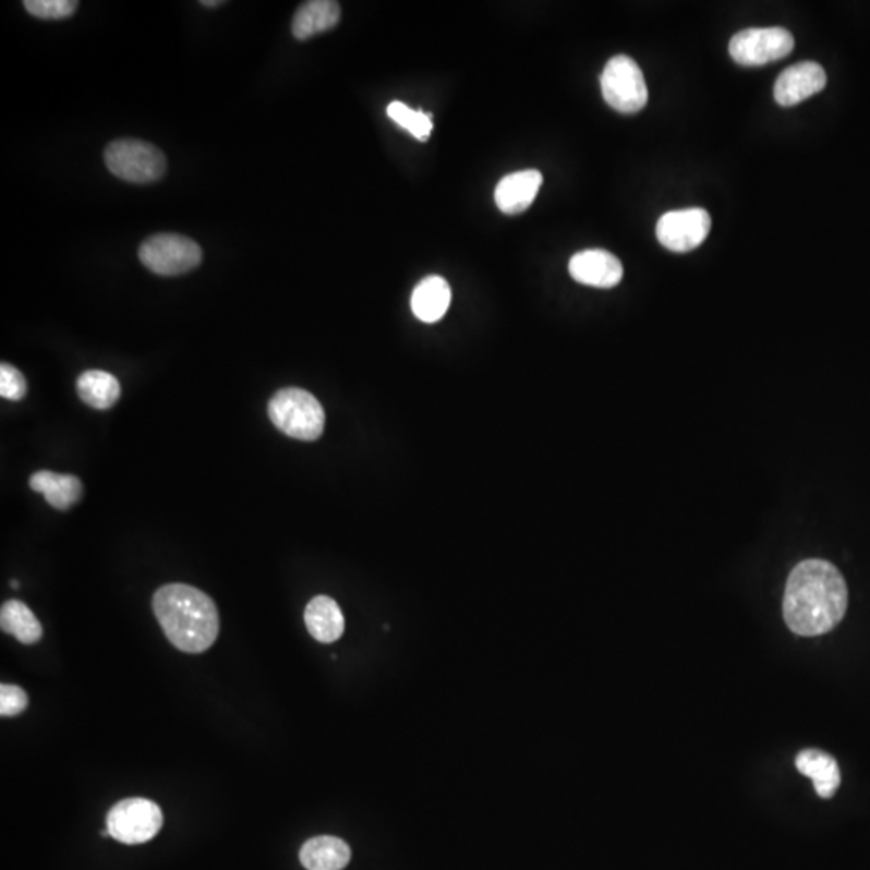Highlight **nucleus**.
<instances>
[{
    "label": "nucleus",
    "instance_id": "b1692460",
    "mask_svg": "<svg viewBox=\"0 0 870 870\" xmlns=\"http://www.w3.org/2000/svg\"><path fill=\"white\" fill-rule=\"evenodd\" d=\"M28 694L22 687L12 684L0 686V714L3 717L19 716L28 708Z\"/></svg>",
    "mask_w": 870,
    "mask_h": 870
},
{
    "label": "nucleus",
    "instance_id": "393cba45",
    "mask_svg": "<svg viewBox=\"0 0 870 870\" xmlns=\"http://www.w3.org/2000/svg\"><path fill=\"white\" fill-rule=\"evenodd\" d=\"M221 3L222 2H205V0H204V2H202V5H204V7H217V5H221Z\"/></svg>",
    "mask_w": 870,
    "mask_h": 870
},
{
    "label": "nucleus",
    "instance_id": "423d86ee",
    "mask_svg": "<svg viewBox=\"0 0 870 870\" xmlns=\"http://www.w3.org/2000/svg\"><path fill=\"white\" fill-rule=\"evenodd\" d=\"M161 827L164 812L157 802L147 798L121 799L107 814V831L111 838L124 845L150 842Z\"/></svg>",
    "mask_w": 870,
    "mask_h": 870
},
{
    "label": "nucleus",
    "instance_id": "20e7f679",
    "mask_svg": "<svg viewBox=\"0 0 870 870\" xmlns=\"http://www.w3.org/2000/svg\"><path fill=\"white\" fill-rule=\"evenodd\" d=\"M107 168L118 180L150 184L167 173V157L157 145L141 140H117L104 152Z\"/></svg>",
    "mask_w": 870,
    "mask_h": 870
},
{
    "label": "nucleus",
    "instance_id": "6e6552de",
    "mask_svg": "<svg viewBox=\"0 0 870 870\" xmlns=\"http://www.w3.org/2000/svg\"><path fill=\"white\" fill-rule=\"evenodd\" d=\"M795 37L785 28H750L730 39L728 52L744 67H761L790 56Z\"/></svg>",
    "mask_w": 870,
    "mask_h": 870
},
{
    "label": "nucleus",
    "instance_id": "9b49d317",
    "mask_svg": "<svg viewBox=\"0 0 870 870\" xmlns=\"http://www.w3.org/2000/svg\"><path fill=\"white\" fill-rule=\"evenodd\" d=\"M569 275L575 281L590 288L612 289L623 279V263L606 251H583L569 262Z\"/></svg>",
    "mask_w": 870,
    "mask_h": 870
},
{
    "label": "nucleus",
    "instance_id": "ddd939ff",
    "mask_svg": "<svg viewBox=\"0 0 870 870\" xmlns=\"http://www.w3.org/2000/svg\"><path fill=\"white\" fill-rule=\"evenodd\" d=\"M32 491L46 497L50 507L67 511L83 498L84 487L80 478L72 474H59L52 471H37L29 478Z\"/></svg>",
    "mask_w": 870,
    "mask_h": 870
},
{
    "label": "nucleus",
    "instance_id": "f03ea898",
    "mask_svg": "<svg viewBox=\"0 0 870 870\" xmlns=\"http://www.w3.org/2000/svg\"><path fill=\"white\" fill-rule=\"evenodd\" d=\"M152 608L174 649L198 654L217 642L218 608L202 590L188 583H168L155 592Z\"/></svg>",
    "mask_w": 870,
    "mask_h": 870
},
{
    "label": "nucleus",
    "instance_id": "a878e982",
    "mask_svg": "<svg viewBox=\"0 0 870 870\" xmlns=\"http://www.w3.org/2000/svg\"><path fill=\"white\" fill-rule=\"evenodd\" d=\"M10 585H12V587H13V589H19V587H20V583H19V582H16V580H12V583H10Z\"/></svg>",
    "mask_w": 870,
    "mask_h": 870
},
{
    "label": "nucleus",
    "instance_id": "aec40b11",
    "mask_svg": "<svg viewBox=\"0 0 870 870\" xmlns=\"http://www.w3.org/2000/svg\"><path fill=\"white\" fill-rule=\"evenodd\" d=\"M0 627L23 645H35L43 639V624L28 605L20 600H9L0 608Z\"/></svg>",
    "mask_w": 870,
    "mask_h": 870
},
{
    "label": "nucleus",
    "instance_id": "dca6fc26",
    "mask_svg": "<svg viewBox=\"0 0 870 870\" xmlns=\"http://www.w3.org/2000/svg\"><path fill=\"white\" fill-rule=\"evenodd\" d=\"M450 302V285L440 276H427L413 290L411 310L420 322L435 323L444 318Z\"/></svg>",
    "mask_w": 870,
    "mask_h": 870
},
{
    "label": "nucleus",
    "instance_id": "39448f33",
    "mask_svg": "<svg viewBox=\"0 0 870 870\" xmlns=\"http://www.w3.org/2000/svg\"><path fill=\"white\" fill-rule=\"evenodd\" d=\"M204 258L201 245L181 234H155L140 247L141 263L158 276H181L197 268Z\"/></svg>",
    "mask_w": 870,
    "mask_h": 870
},
{
    "label": "nucleus",
    "instance_id": "412c9836",
    "mask_svg": "<svg viewBox=\"0 0 870 870\" xmlns=\"http://www.w3.org/2000/svg\"><path fill=\"white\" fill-rule=\"evenodd\" d=\"M387 114L403 130L410 131L418 141L430 140L434 126L431 113L410 109L403 102H392L387 107Z\"/></svg>",
    "mask_w": 870,
    "mask_h": 870
},
{
    "label": "nucleus",
    "instance_id": "7ed1b4c3",
    "mask_svg": "<svg viewBox=\"0 0 870 870\" xmlns=\"http://www.w3.org/2000/svg\"><path fill=\"white\" fill-rule=\"evenodd\" d=\"M268 416L282 434L299 440H318L325 431L326 414L322 403L299 387L276 392L268 403Z\"/></svg>",
    "mask_w": 870,
    "mask_h": 870
},
{
    "label": "nucleus",
    "instance_id": "9d476101",
    "mask_svg": "<svg viewBox=\"0 0 870 870\" xmlns=\"http://www.w3.org/2000/svg\"><path fill=\"white\" fill-rule=\"evenodd\" d=\"M825 86H827V74L819 63H797L777 77L774 87L775 102L782 107H794L821 93Z\"/></svg>",
    "mask_w": 870,
    "mask_h": 870
},
{
    "label": "nucleus",
    "instance_id": "6ab92c4d",
    "mask_svg": "<svg viewBox=\"0 0 870 870\" xmlns=\"http://www.w3.org/2000/svg\"><path fill=\"white\" fill-rule=\"evenodd\" d=\"M80 399L96 410H109L121 396V386L113 374L102 370L84 371L76 380Z\"/></svg>",
    "mask_w": 870,
    "mask_h": 870
},
{
    "label": "nucleus",
    "instance_id": "4468645a",
    "mask_svg": "<svg viewBox=\"0 0 870 870\" xmlns=\"http://www.w3.org/2000/svg\"><path fill=\"white\" fill-rule=\"evenodd\" d=\"M350 858V846L337 836H313L300 849V862L306 870H342Z\"/></svg>",
    "mask_w": 870,
    "mask_h": 870
},
{
    "label": "nucleus",
    "instance_id": "2eb2a0df",
    "mask_svg": "<svg viewBox=\"0 0 870 870\" xmlns=\"http://www.w3.org/2000/svg\"><path fill=\"white\" fill-rule=\"evenodd\" d=\"M305 624L310 636L319 643H333L343 636L346 619L336 600L318 595L306 605Z\"/></svg>",
    "mask_w": 870,
    "mask_h": 870
},
{
    "label": "nucleus",
    "instance_id": "0eeeda50",
    "mask_svg": "<svg viewBox=\"0 0 870 870\" xmlns=\"http://www.w3.org/2000/svg\"><path fill=\"white\" fill-rule=\"evenodd\" d=\"M602 93L606 104L620 113H637L649 102V87L636 60L616 56L606 63L602 76Z\"/></svg>",
    "mask_w": 870,
    "mask_h": 870
},
{
    "label": "nucleus",
    "instance_id": "a211bd4d",
    "mask_svg": "<svg viewBox=\"0 0 870 870\" xmlns=\"http://www.w3.org/2000/svg\"><path fill=\"white\" fill-rule=\"evenodd\" d=\"M797 768L802 775L811 778L819 797H834L842 782V775L838 764L831 754L812 748L801 751L797 757Z\"/></svg>",
    "mask_w": 870,
    "mask_h": 870
},
{
    "label": "nucleus",
    "instance_id": "f8f14e48",
    "mask_svg": "<svg viewBox=\"0 0 870 870\" xmlns=\"http://www.w3.org/2000/svg\"><path fill=\"white\" fill-rule=\"evenodd\" d=\"M541 171L524 170L508 174L495 189V204L505 215H518L528 210L541 191Z\"/></svg>",
    "mask_w": 870,
    "mask_h": 870
},
{
    "label": "nucleus",
    "instance_id": "1a4fd4ad",
    "mask_svg": "<svg viewBox=\"0 0 870 870\" xmlns=\"http://www.w3.org/2000/svg\"><path fill=\"white\" fill-rule=\"evenodd\" d=\"M710 231L711 217L703 208L667 212L656 225L657 241L676 254H687L700 247Z\"/></svg>",
    "mask_w": 870,
    "mask_h": 870
},
{
    "label": "nucleus",
    "instance_id": "f3484780",
    "mask_svg": "<svg viewBox=\"0 0 870 870\" xmlns=\"http://www.w3.org/2000/svg\"><path fill=\"white\" fill-rule=\"evenodd\" d=\"M340 20V5L336 0H312L302 3L292 20V35L295 39L306 40L310 37L329 32Z\"/></svg>",
    "mask_w": 870,
    "mask_h": 870
},
{
    "label": "nucleus",
    "instance_id": "4be33fe9",
    "mask_svg": "<svg viewBox=\"0 0 870 870\" xmlns=\"http://www.w3.org/2000/svg\"><path fill=\"white\" fill-rule=\"evenodd\" d=\"M23 7L36 19L65 20L76 12L80 3L76 0H25Z\"/></svg>",
    "mask_w": 870,
    "mask_h": 870
},
{
    "label": "nucleus",
    "instance_id": "f257e3e1",
    "mask_svg": "<svg viewBox=\"0 0 870 870\" xmlns=\"http://www.w3.org/2000/svg\"><path fill=\"white\" fill-rule=\"evenodd\" d=\"M848 608L842 572L824 559H808L792 571L785 587L784 617L792 632L818 637L838 626Z\"/></svg>",
    "mask_w": 870,
    "mask_h": 870
},
{
    "label": "nucleus",
    "instance_id": "5701e85b",
    "mask_svg": "<svg viewBox=\"0 0 870 870\" xmlns=\"http://www.w3.org/2000/svg\"><path fill=\"white\" fill-rule=\"evenodd\" d=\"M28 384L22 371L9 363L0 364V396L3 399L20 401L25 399Z\"/></svg>",
    "mask_w": 870,
    "mask_h": 870
}]
</instances>
